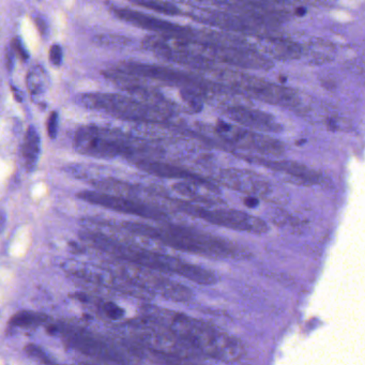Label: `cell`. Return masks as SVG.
<instances>
[{
  "label": "cell",
  "instance_id": "1",
  "mask_svg": "<svg viewBox=\"0 0 365 365\" xmlns=\"http://www.w3.org/2000/svg\"><path fill=\"white\" fill-rule=\"evenodd\" d=\"M142 312L145 318L171 331L203 358L237 362L245 356L242 343L213 325L158 306H144Z\"/></svg>",
  "mask_w": 365,
  "mask_h": 365
},
{
  "label": "cell",
  "instance_id": "2",
  "mask_svg": "<svg viewBox=\"0 0 365 365\" xmlns=\"http://www.w3.org/2000/svg\"><path fill=\"white\" fill-rule=\"evenodd\" d=\"M84 242L104 252L115 259L123 260L163 274H173L199 285H213L218 282L217 274L201 266L186 263L175 256L158 253L131 242L119 240L96 230H85L79 234Z\"/></svg>",
  "mask_w": 365,
  "mask_h": 365
},
{
  "label": "cell",
  "instance_id": "3",
  "mask_svg": "<svg viewBox=\"0 0 365 365\" xmlns=\"http://www.w3.org/2000/svg\"><path fill=\"white\" fill-rule=\"evenodd\" d=\"M121 228L130 234L151 239L178 251L188 252L195 255L215 259H230L243 255V252L235 243L196 228L167 223L153 226L140 222L128 221L123 222Z\"/></svg>",
  "mask_w": 365,
  "mask_h": 365
},
{
  "label": "cell",
  "instance_id": "4",
  "mask_svg": "<svg viewBox=\"0 0 365 365\" xmlns=\"http://www.w3.org/2000/svg\"><path fill=\"white\" fill-rule=\"evenodd\" d=\"M123 339L135 345L147 358L161 362H196L203 356L186 346L171 331L142 316L121 327Z\"/></svg>",
  "mask_w": 365,
  "mask_h": 365
},
{
  "label": "cell",
  "instance_id": "5",
  "mask_svg": "<svg viewBox=\"0 0 365 365\" xmlns=\"http://www.w3.org/2000/svg\"><path fill=\"white\" fill-rule=\"evenodd\" d=\"M46 329L62 337L67 347L101 362H142L144 358L140 349L127 339H108L81 327L66 324H50Z\"/></svg>",
  "mask_w": 365,
  "mask_h": 365
},
{
  "label": "cell",
  "instance_id": "6",
  "mask_svg": "<svg viewBox=\"0 0 365 365\" xmlns=\"http://www.w3.org/2000/svg\"><path fill=\"white\" fill-rule=\"evenodd\" d=\"M74 147L77 152L94 158L114 159L118 157L140 160V155L148 152V148L142 142L121 133L87 125L77 130L74 135Z\"/></svg>",
  "mask_w": 365,
  "mask_h": 365
},
{
  "label": "cell",
  "instance_id": "7",
  "mask_svg": "<svg viewBox=\"0 0 365 365\" xmlns=\"http://www.w3.org/2000/svg\"><path fill=\"white\" fill-rule=\"evenodd\" d=\"M106 267L146 296H160L175 302L192 300L193 293L189 287L163 276V272L119 259L110 262Z\"/></svg>",
  "mask_w": 365,
  "mask_h": 365
},
{
  "label": "cell",
  "instance_id": "8",
  "mask_svg": "<svg viewBox=\"0 0 365 365\" xmlns=\"http://www.w3.org/2000/svg\"><path fill=\"white\" fill-rule=\"evenodd\" d=\"M164 197L173 203L176 210L179 213L203 220L213 225L255 235L265 234L269 230L264 220L249 213L235 210V209L211 207L210 205H194L192 201Z\"/></svg>",
  "mask_w": 365,
  "mask_h": 365
},
{
  "label": "cell",
  "instance_id": "9",
  "mask_svg": "<svg viewBox=\"0 0 365 365\" xmlns=\"http://www.w3.org/2000/svg\"><path fill=\"white\" fill-rule=\"evenodd\" d=\"M79 102L85 108L104 111L131 120L160 123L167 118V113L163 111L117 94H83L79 96Z\"/></svg>",
  "mask_w": 365,
  "mask_h": 365
},
{
  "label": "cell",
  "instance_id": "10",
  "mask_svg": "<svg viewBox=\"0 0 365 365\" xmlns=\"http://www.w3.org/2000/svg\"><path fill=\"white\" fill-rule=\"evenodd\" d=\"M77 197L86 203L91 205L142 218V219L152 220V221H167L169 219V215L158 207L145 201L136 199V197L127 196V195H115L103 191H83L77 194Z\"/></svg>",
  "mask_w": 365,
  "mask_h": 365
},
{
  "label": "cell",
  "instance_id": "11",
  "mask_svg": "<svg viewBox=\"0 0 365 365\" xmlns=\"http://www.w3.org/2000/svg\"><path fill=\"white\" fill-rule=\"evenodd\" d=\"M217 132L223 140L242 150L251 151L265 157H279L284 153L282 142L265 134L241 129L224 123L218 125Z\"/></svg>",
  "mask_w": 365,
  "mask_h": 365
},
{
  "label": "cell",
  "instance_id": "12",
  "mask_svg": "<svg viewBox=\"0 0 365 365\" xmlns=\"http://www.w3.org/2000/svg\"><path fill=\"white\" fill-rule=\"evenodd\" d=\"M237 79V86L258 100L284 108H293L299 104L297 94L291 88L283 87L255 77H239Z\"/></svg>",
  "mask_w": 365,
  "mask_h": 365
},
{
  "label": "cell",
  "instance_id": "13",
  "mask_svg": "<svg viewBox=\"0 0 365 365\" xmlns=\"http://www.w3.org/2000/svg\"><path fill=\"white\" fill-rule=\"evenodd\" d=\"M215 180L220 184L251 197L267 196L272 192L271 184L267 179L255 172L247 169H221Z\"/></svg>",
  "mask_w": 365,
  "mask_h": 365
},
{
  "label": "cell",
  "instance_id": "14",
  "mask_svg": "<svg viewBox=\"0 0 365 365\" xmlns=\"http://www.w3.org/2000/svg\"><path fill=\"white\" fill-rule=\"evenodd\" d=\"M228 116L240 123L243 127L249 129L256 130V131L267 132V133H279L282 131L280 123H276V119L271 115L260 112L252 108L236 106L228 110Z\"/></svg>",
  "mask_w": 365,
  "mask_h": 365
},
{
  "label": "cell",
  "instance_id": "15",
  "mask_svg": "<svg viewBox=\"0 0 365 365\" xmlns=\"http://www.w3.org/2000/svg\"><path fill=\"white\" fill-rule=\"evenodd\" d=\"M259 160L260 164L286 176L289 180L296 184H304V186H316V184H322V176L318 172L300 163L291 162V161H262V159Z\"/></svg>",
  "mask_w": 365,
  "mask_h": 365
},
{
  "label": "cell",
  "instance_id": "16",
  "mask_svg": "<svg viewBox=\"0 0 365 365\" xmlns=\"http://www.w3.org/2000/svg\"><path fill=\"white\" fill-rule=\"evenodd\" d=\"M135 165L142 171L161 178H173V179L186 180V181H208L207 178L194 172L169 164V163L151 160V159H140L135 161Z\"/></svg>",
  "mask_w": 365,
  "mask_h": 365
},
{
  "label": "cell",
  "instance_id": "17",
  "mask_svg": "<svg viewBox=\"0 0 365 365\" xmlns=\"http://www.w3.org/2000/svg\"><path fill=\"white\" fill-rule=\"evenodd\" d=\"M112 10L117 18L125 21V22L130 23V24L142 27V28L172 33H181L184 30L181 27L177 26V25L173 24V23L151 18V16L140 13V12L132 11V10L123 9V8H113Z\"/></svg>",
  "mask_w": 365,
  "mask_h": 365
},
{
  "label": "cell",
  "instance_id": "18",
  "mask_svg": "<svg viewBox=\"0 0 365 365\" xmlns=\"http://www.w3.org/2000/svg\"><path fill=\"white\" fill-rule=\"evenodd\" d=\"M40 153H41V138L38 130L33 125H30L25 134L24 140L21 146V155L27 172H33L35 169L39 161Z\"/></svg>",
  "mask_w": 365,
  "mask_h": 365
},
{
  "label": "cell",
  "instance_id": "19",
  "mask_svg": "<svg viewBox=\"0 0 365 365\" xmlns=\"http://www.w3.org/2000/svg\"><path fill=\"white\" fill-rule=\"evenodd\" d=\"M26 84L27 89L33 101L43 100L50 89V75L43 67L37 64L29 69Z\"/></svg>",
  "mask_w": 365,
  "mask_h": 365
},
{
  "label": "cell",
  "instance_id": "20",
  "mask_svg": "<svg viewBox=\"0 0 365 365\" xmlns=\"http://www.w3.org/2000/svg\"><path fill=\"white\" fill-rule=\"evenodd\" d=\"M50 318L41 314V313L30 312V310H23L16 313V315L12 316L8 322V328L10 331L16 329H35L38 327L47 324Z\"/></svg>",
  "mask_w": 365,
  "mask_h": 365
},
{
  "label": "cell",
  "instance_id": "21",
  "mask_svg": "<svg viewBox=\"0 0 365 365\" xmlns=\"http://www.w3.org/2000/svg\"><path fill=\"white\" fill-rule=\"evenodd\" d=\"M77 299L81 300L83 302H87V303L94 304L96 308L103 313V315L108 318L111 320H120L121 318L125 315V310L121 308L120 306L117 304L113 303V302L104 301V300H99V301H94V299L89 298V296L83 295V293H77Z\"/></svg>",
  "mask_w": 365,
  "mask_h": 365
},
{
  "label": "cell",
  "instance_id": "22",
  "mask_svg": "<svg viewBox=\"0 0 365 365\" xmlns=\"http://www.w3.org/2000/svg\"><path fill=\"white\" fill-rule=\"evenodd\" d=\"M134 5L140 6L147 9L155 10V11L160 12V13L167 14V16H176L179 14V10L172 5V4L162 1V0H131Z\"/></svg>",
  "mask_w": 365,
  "mask_h": 365
},
{
  "label": "cell",
  "instance_id": "23",
  "mask_svg": "<svg viewBox=\"0 0 365 365\" xmlns=\"http://www.w3.org/2000/svg\"><path fill=\"white\" fill-rule=\"evenodd\" d=\"M25 352L28 354L30 358L33 360L38 361L40 363H44V364H52L55 362L53 359H50V356L42 349L39 346L35 345V344H29L25 347Z\"/></svg>",
  "mask_w": 365,
  "mask_h": 365
},
{
  "label": "cell",
  "instance_id": "24",
  "mask_svg": "<svg viewBox=\"0 0 365 365\" xmlns=\"http://www.w3.org/2000/svg\"><path fill=\"white\" fill-rule=\"evenodd\" d=\"M96 43L104 46H123L128 45L130 40L125 37H117V35H101L96 38Z\"/></svg>",
  "mask_w": 365,
  "mask_h": 365
},
{
  "label": "cell",
  "instance_id": "25",
  "mask_svg": "<svg viewBox=\"0 0 365 365\" xmlns=\"http://www.w3.org/2000/svg\"><path fill=\"white\" fill-rule=\"evenodd\" d=\"M48 58H50V64H53L56 68L62 66V62H64V50H62L60 44L56 43L50 46Z\"/></svg>",
  "mask_w": 365,
  "mask_h": 365
},
{
  "label": "cell",
  "instance_id": "26",
  "mask_svg": "<svg viewBox=\"0 0 365 365\" xmlns=\"http://www.w3.org/2000/svg\"><path fill=\"white\" fill-rule=\"evenodd\" d=\"M58 128H60V115L57 112H53L48 117L47 123H46L48 136L52 140H55L57 137Z\"/></svg>",
  "mask_w": 365,
  "mask_h": 365
},
{
  "label": "cell",
  "instance_id": "27",
  "mask_svg": "<svg viewBox=\"0 0 365 365\" xmlns=\"http://www.w3.org/2000/svg\"><path fill=\"white\" fill-rule=\"evenodd\" d=\"M11 44L13 45L14 50H16L18 57H20V60H22L23 62H27L29 60V54L22 40L16 38Z\"/></svg>",
  "mask_w": 365,
  "mask_h": 365
},
{
  "label": "cell",
  "instance_id": "28",
  "mask_svg": "<svg viewBox=\"0 0 365 365\" xmlns=\"http://www.w3.org/2000/svg\"><path fill=\"white\" fill-rule=\"evenodd\" d=\"M16 52L14 50L13 45H10L8 47L7 54H6V62H7L8 71L12 72L14 68V64H16Z\"/></svg>",
  "mask_w": 365,
  "mask_h": 365
},
{
  "label": "cell",
  "instance_id": "29",
  "mask_svg": "<svg viewBox=\"0 0 365 365\" xmlns=\"http://www.w3.org/2000/svg\"><path fill=\"white\" fill-rule=\"evenodd\" d=\"M35 22L42 37H47L48 33H50V27H48L47 22L42 16H35Z\"/></svg>",
  "mask_w": 365,
  "mask_h": 365
}]
</instances>
